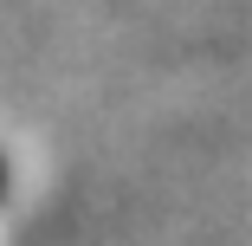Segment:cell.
<instances>
[{"label": "cell", "mask_w": 252, "mask_h": 246, "mask_svg": "<svg viewBox=\"0 0 252 246\" xmlns=\"http://www.w3.org/2000/svg\"><path fill=\"white\" fill-rule=\"evenodd\" d=\"M0 188H7V169H0Z\"/></svg>", "instance_id": "6da1fadb"}]
</instances>
